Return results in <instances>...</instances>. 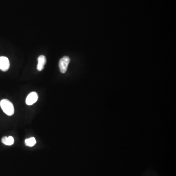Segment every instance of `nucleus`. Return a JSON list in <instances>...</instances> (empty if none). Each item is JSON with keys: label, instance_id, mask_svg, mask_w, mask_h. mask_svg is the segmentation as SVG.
I'll return each mask as SVG.
<instances>
[{"label": "nucleus", "instance_id": "7", "mask_svg": "<svg viewBox=\"0 0 176 176\" xmlns=\"http://www.w3.org/2000/svg\"><path fill=\"white\" fill-rule=\"evenodd\" d=\"M25 143L27 146L31 147L34 146V145L36 143V140L34 137H31L29 139H26L25 140Z\"/></svg>", "mask_w": 176, "mask_h": 176}, {"label": "nucleus", "instance_id": "5", "mask_svg": "<svg viewBox=\"0 0 176 176\" xmlns=\"http://www.w3.org/2000/svg\"><path fill=\"white\" fill-rule=\"evenodd\" d=\"M37 69L39 71H42L44 68V66L46 63V58L43 55H40L38 58Z\"/></svg>", "mask_w": 176, "mask_h": 176}, {"label": "nucleus", "instance_id": "1", "mask_svg": "<svg viewBox=\"0 0 176 176\" xmlns=\"http://www.w3.org/2000/svg\"><path fill=\"white\" fill-rule=\"evenodd\" d=\"M0 106L3 112L8 116H12L14 113V108L12 103L8 99H3L0 101Z\"/></svg>", "mask_w": 176, "mask_h": 176}, {"label": "nucleus", "instance_id": "3", "mask_svg": "<svg viewBox=\"0 0 176 176\" xmlns=\"http://www.w3.org/2000/svg\"><path fill=\"white\" fill-rule=\"evenodd\" d=\"M10 68V62L8 59L5 56L0 57V69L6 72Z\"/></svg>", "mask_w": 176, "mask_h": 176}, {"label": "nucleus", "instance_id": "6", "mask_svg": "<svg viewBox=\"0 0 176 176\" xmlns=\"http://www.w3.org/2000/svg\"><path fill=\"white\" fill-rule=\"evenodd\" d=\"M2 142L5 145H11L14 142V139L12 136H4L2 139Z\"/></svg>", "mask_w": 176, "mask_h": 176}, {"label": "nucleus", "instance_id": "4", "mask_svg": "<svg viewBox=\"0 0 176 176\" xmlns=\"http://www.w3.org/2000/svg\"><path fill=\"white\" fill-rule=\"evenodd\" d=\"M38 98V96L36 92H31L26 97V104L28 105H32L35 102H36Z\"/></svg>", "mask_w": 176, "mask_h": 176}, {"label": "nucleus", "instance_id": "2", "mask_svg": "<svg viewBox=\"0 0 176 176\" xmlns=\"http://www.w3.org/2000/svg\"><path fill=\"white\" fill-rule=\"evenodd\" d=\"M70 58L67 56H64L61 59L59 63L60 70L63 74L66 73L67 70L68 66L70 62Z\"/></svg>", "mask_w": 176, "mask_h": 176}]
</instances>
